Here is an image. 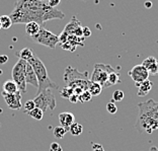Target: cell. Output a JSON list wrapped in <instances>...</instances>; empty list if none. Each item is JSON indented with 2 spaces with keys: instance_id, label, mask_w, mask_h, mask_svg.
Returning a JSON list of instances; mask_svg holds the SVG:
<instances>
[{
  "instance_id": "e575fe53",
  "label": "cell",
  "mask_w": 158,
  "mask_h": 151,
  "mask_svg": "<svg viewBox=\"0 0 158 151\" xmlns=\"http://www.w3.org/2000/svg\"><path fill=\"white\" fill-rule=\"evenodd\" d=\"M7 62H8V57L6 55H0V64H1V65H4V64H6Z\"/></svg>"
},
{
  "instance_id": "3957f363",
  "label": "cell",
  "mask_w": 158,
  "mask_h": 151,
  "mask_svg": "<svg viewBox=\"0 0 158 151\" xmlns=\"http://www.w3.org/2000/svg\"><path fill=\"white\" fill-rule=\"evenodd\" d=\"M27 63L31 64V66L33 67V69L35 73V76H37L38 79V93H40L41 91L45 90V89H52V88H59V86L57 85L55 82H53L51 80V78L49 77L48 71H47V68L45 66V64L43 63V61L39 58V57L34 54L33 58H31Z\"/></svg>"
},
{
  "instance_id": "cb8c5ba5",
  "label": "cell",
  "mask_w": 158,
  "mask_h": 151,
  "mask_svg": "<svg viewBox=\"0 0 158 151\" xmlns=\"http://www.w3.org/2000/svg\"><path fill=\"white\" fill-rule=\"evenodd\" d=\"M67 132L68 131L64 127H62V126H57V127L54 128L53 134L57 139H62V138H64V136H65Z\"/></svg>"
},
{
  "instance_id": "e0dca14e",
  "label": "cell",
  "mask_w": 158,
  "mask_h": 151,
  "mask_svg": "<svg viewBox=\"0 0 158 151\" xmlns=\"http://www.w3.org/2000/svg\"><path fill=\"white\" fill-rule=\"evenodd\" d=\"M16 56L19 57V59L21 60H24V61H27V62H28L31 58H33V56H34V51L31 49L30 48H23V49H21L20 51L19 52H16Z\"/></svg>"
},
{
  "instance_id": "7402d4cb",
  "label": "cell",
  "mask_w": 158,
  "mask_h": 151,
  "mask_svg": "<svg viewBox=\"0 0 158 151\" xmlns=\"http://www.w3.org/2000/svg\"><path fill=\"white\" fill-rule=\"evenodd\" d=\"M69 132L71 133V135L73 136H79L82 134V132H83V126L78 124V123H74L70 126L69 128Z\"/></svg>"
},
{
  "instance_id": "9a60e30c",
  "label": "cell",
  "mask_w": 158,
  "mask_h": 151,
  "mask_svg": "<svg viewBox=\"0 0 158 151\" xmlns=\"http://www.w3.org/2000/svg\"><path fill=\"white\" fill-rule=\"evenodd\" d=\"M135 85L138 87V92H137L138 96H146L150 91H151V89L153 87V83L149 80V79H147V80L141 82V83L135 84Z\"/></svg>"
},
{
  "instance_id": "277c9868",
  "label": "cell",
  "mask_w": 158,
  "mask_h": 151,
  "mask_svg": "<svg viewBox=\"0 0 158 151\" xmlns=\"http://www.w3.org/2000/svg\"><path fill=\"white\" fill-rule=\"evenodd\" d=\"M64 81L67 86L74 88H81L82 90H87L90 80L88 78V72L81 73L78 69L72 67H67L64 73Z\"/></svg>"
},
{
  "instance_id": "9c48e42d",
  "label": "cell",
  "mask_w": 158,
  "mask_h": 151,
  "mask_svg": "<svg viewBox=\"0 0 158 151\" xmlns=\"http://www.w3.org/2000/svg\"><path fill=\"white\" fill-rule=\"evenodd\" d=\"M129 76L132 78V80L135 82V84H139L141 82L149 79V72L147 69L142 65V64H138L132 68V69L128 72Z\"/></svg>"
},
{
  "instance_id": "74e56055",
  "label": "cell",
  "mask_w": 158,
  "mask_h": 151,
  "mask_svg": "<svg viewBox=\"0 0 158 151\" xmlns=\"http://www.w3.org/2000/svg\"><path fill=\"white\" fill-rule=\"evenodd\" d=\"M150 151H158V148H156V147L152 146L151 148H150Z\"/></svg>"
},
{
  "instance_id": "8992f818",
  "label": "cell",
  "mask_w": 158,
  "mask_h": 151,
  "mask_svg": "<svg viewBox=\"0 0 158 151\" xmlns=\"http://www.w3.org/2000/svg\"><path fill=\"white\" fill-rule=\"evenodd\" d=\"M27 61L19 59V61L14 64L11 70V77L12 80L15 82L19 90L21 93L27 92V82H26V67Z\"/></svg>"
},
{
  "instance_id": "ba28073f",
  "label": "cell",
  "mask_w": 158,
  "mask_h": 151,
  "mask_svg": "<svg viewBox=\"0 0 158 151\" xmlns=\"http://www.w3.org/2000/svg\"><path fill=\"white\" fill-rule=\"evenodd\" d=\"M34 102L35 103V107L41 109L44 113L48 109L54 111L57 106L56 99H55V96H54V93L52 92V90L50 88L45 89V90H43L40 93H38V94H35Z\"/></svg>"
},
{
  "instance_id": "4fadbf2b",
  "label": "cell",
  "mask_w": 158,
  "mask_h": 151,
  "mask_svg": "<svg viewBox=\"0 0 158 151\" xmlns=\"http://www.w3.org/2000/svg\"><path fill=\"white\" fill-rule=\"evenodd\" d=\"M59 121H60L61 126L65 128L67 131H69L70 126L72 125L75 121V117L72 113L64 112V113L59 114Z\"/></svg>"
},
{
  "instance_id": "d4e9b609",
  "label": "cell",
  "mask_w": 158,
  "mask_h": 151,
  "mask_svg": "<svg viewBox=\"0 0 158 151\" xmlns=\"http://www.w3.org/2000/svg\"><path fill=\"white\" fill-rule=\"evenodd\" d=\"M0 23H1V28H3V30H8L12 26V21L8 15L0 16Z\"/></svg>"
},
{
  "instance_id": "60d3db41",
  "label": "cell",
  "mask_w": 158,
  "mask_h": 151,
  "mask_svg": "<svg viewBox=\"0 0 158 151\" xmlns=\"http://www.w3.org/2000/svg\"><path fill=\"white\" fill-rule=\"evenodd\" d=\"M0 28H1V23H0Z\"/></svg>"
},
{
  "instance_id": "44dd1931",
  "label": "cell",
  "mask_w": 158,
  "mask_h": 151,
  "mask_svg": "<svg viewBox=\"0 0 158 151\" xmlns=\"http://www.w3.org/2000/svg\"><path fill=\"white\" fill-rule=\"evenodd\" d=\"M121 82V79H120V74H118L116 70L114 71V72L110 73L109 75V78H107V84L110 87V86L113 85H116L118 83H120Z\"/></svg>"
},
{
  "instance_id": "6da1fadb",
  "label": "cell",
  "mask_w": 158,
  "mask_h": 151,
  "mask_svg": "<svg viewBox=\"0 0 158 151\" xmlns=\"http://www.w3.org/2000/svg\"><path fill=\"white\" fill-rule=\"evenodd\" d=\"M12 24L37 23L40 26L52 19H63L65 14L40 0H15L14 8L8 15Z\"/></svg>"
},
{
  "instance_id": "4dcf8cb0",
  "label": "cell",
  "mask_w": 158,
  "mask_h": 151,
  "mask_svg": "<svg viewBox=\"0 0 158 151\" xmlns=\"http://www.w3.org/2000/svg\"><path fill=\"white\" fill-rule=\"evenodd\" d=\"M50 151H63V149L59 143L53 142L51 143V145H50Z\"/></svg>"
},
{
  "instance_id": "ffe728a7",
  "label": "cell",
  "mask_w": 158,
  "mask_h": 151,
  "mask_svg": "<svg viewBox=\"0 0 158 151\" xmlns=\"http://www.w3.org/2000/svg\"><path fill=\"white\" fill-rule=\"evenodd\" d=\"M87 90L90 92V94L92 96H98L102 91V86L100 85V84H98V83H96V82L90 81V83H89V86H88Z\"/></svg>"
},
{
  "instance_id": "7c38bea8",
  "label": "cell",
  "mask_w": 158,
  "mask_h": 151,
  "mask_svg": "<svg viewBox=\"0 0 158 151\" xmlns=\"http://www.w3.org/2000/svg\"><path fill=\"white\" fill-rule=\"evenodd\" d=\"M142 65L144 66L149 74L156 75L158 74V60L153 56H150L148 58L144 59L142 62Z\"/></svg>"
},
{
  "instance_id": "d6986e66",
  "label": "cell",
  "mask_w": 158,
  "mask_h": 151,
  "mask_svg": "<svg viewBox=\"0 0 158 151\" xmlns=\"http://www.w3.org/2000/svg\"><path fill=\"white\" fill-rule=\"evenodd\" d=\"M40 28H41V26L39 23L31 21V23H28L26 24V33L30 38L34 37V36H35L39 33Z\"/></svg>"
},
{
  "instance_id": "ab89813d",
  "label": "cell",
  "mask_w": 158,
  "mask_h": 151,
  "mask_svg": "<svg viewBox=\"0 0 158 151\" xmlns=\"http://www.w3.org/2000/svg\"><path fill=\"white\" fill-rule=\"evenodd\" d=\"M2 74V70H0V75H1Z\"/></svg>"
},
{
  "instance_id": "ac0fdd59",
  "label": "cell",
  "mask_w": 158,
  "mask_h": 151,
  "mask_svg": "<svg viewBox=\"0 0 158 151\" xmlns=\"http://www.w3.org/2000/svg\"><path fill=\"white\" fill-rule=\"evenodd\" d=\"M2 91H4L6 93H15L19 90L16 83L14 82L12 79L11 80H6L2 85Z\"/></svg>"
},
{
  "instance_id": "5b68a950",
  "label": "cell",
  "mask_w": 158,
  "mask_h": 151,
  "mask_svg": "<svg viewBox=\"0 0 158 151\" xmlns=\"http://www.w3.org/2000/svg\"><path fill=\"white\" fill-rule=\"evenodd\" d=\"M114 70L116 69H114L109 64L96 63L94 64V68H93L89 80L100 84L102 86V88H107L110 87L109 84H107V78H109L110 73L114 72Z\"/></svg>"
},
{
  "instance_id": "8fae6325",
  "label": "cell",
  "mask_w": 158,
  "mask_h": 151,
  "mask_svg": "<svg viewBox=\"0 0 158 151\" xmlns=\"http://www.w3.org/2000/svg\"><path fill=\"white\" fill-rule=\"evenodd\" d=\"M84 39L83 37H76L74 35H69L65 43L61 44V47L64 50H68L70 52H73L76 50L78 46H84Z\"/></svg>"
},
{
  "instance_id": "d6a6232c",
  "label": "cell",
  "mask_w": 158,
  "mask_h": 151,
  "mask_svg": "<svg viewBox=\"0 0 158 151\" xmlns=\"http://www.w3.org/2000/svg\"><path fill=\"white\" fill-rule=\"evenodd\" d=\"M92 145V149L91 151H105V149H103V147L102 144H98V143H91Z\"/></svg>"
},
{
  "instance_id": "f1b7e54d",
  "label": "cell",
  "mask_w": 158,
  "mask_h": 151,
  "mask_svg": "<svg viewBox=\"0 0 158 151\" xmlns=\"http://www.w3.org/2000/svg\"><path fill=\"white\" fill-rule=\"evenodd\" d=\"M106 111H107V113L110 115H114L118 112V107L116 106V103H114V102L112 100V102L106 103Z\"/></svg>"
},
{
  "instance_id": "8d00e7d4",
  "label": "cell",
  "mask_w": 158,
  "mask_h": 151,
  "mask_svg": "<svg viewBox=\"0 0 158 151\" xmlns=\"http://www.w3.org/2000/svg\"><path fill=\"white\" fill-rule=\"evenodd\" d=\"M151 6H152V3L150 2V1L145 2V7H146V8H151Z\"/></svg>"
},
{
  "instance_id": "4316f807",
  "label": "cell",
  "mask_w": 158,
  "mask_h": 151,
  "mask_svg": "<svg viewBox=\"0 0 158 151\" xmlns=\"http://www.w3.org/2000/svg\"><path fill=\"white\" fill-rule=\"evenodd\" d=\"M91 99H92V95L90 94V92H89L88 90H84L80 95L78 96V102L87 103V102H90Z\"/></svg>"
},
{
  "instance_id": "f35d334b",
  "label": "cell",
  "mask_w": 158,
  "mask_h": 151,
  "mask_svg": "<svg viewBox=\"0 0 158 151\" xmlns=\"http://www.w3.org/2000/svg\"><path fill=\"white\" fill-rule=\"evenodd\" d=\"M40 1H42V2H46L47 0H40Z\"/></svg>"
},
{
  "instance_id": "83f0119b",
  "label": "cell",
  "mask_w": 158,
  "mask_h": 151,
  "mask_svg": "<svg viewBox=\"0 0 158 151\" xmlns=\"http://www.w3.org/2000/svg\"><path fill=\"white\" fill-rule=\"evenodd\" d=\"M124 98H125L124 92L122 90H120V89H118V90L114 91L112 100H113V102H122V100L124 99Z\"/></svg>"
},
{
  "instance_id": "2e32d148",
  "label": "cell",
  "mask_w": 158,
  "mask_h": 151,
  "mask_svg": "<svg viewBox=\"0 0 158 151\" xmlns=\"http://www.w3.org/2000/svg\"><path fill=\"white\" fill-rule=\"evenodd\" d=\"M79 26H81L80 21H79L75 16H73L72 19H71V20L69 21V23H67V26L63 30V31H64V33H66L68 36H69V35H73L74 31L76 30V28Z\"/></svg>"
},
{
  "instance_id": "52a82bcc",
  "label": "cell",
  "mask_w": 158,
  "mask_h": 151,
  "mask_svg": "<svg viewBox=\"0 0 158 151\" xmlns=\"http://www.w3.org/2000/svg\"><path fill=\"white\" fill-rule=\"evenodd\" d=\"M30 39L35 44L46 46L50 49H55L57 44H59V36L53 34L52 31H48L43 27H41L37 35L31 37Z\"/></svg>"
},
{
  "instance_id": "603a6c76",
  "label": "cell",
  "mask_w": 158,
  "mask_h": 151,
  "mask_svg": "<svg viewBox=\"0 0 158 151\" xmlns=\"http://www.w3.org/2000/svg\"><path fill=\"white\" fill-rule=\"evenodd\" d=\"M27 115L31 116L33 119H35V120L41 121L43 117H44V112H43L41 109H39V107H35L34 110H31V112H28Z\"/></svg>"
},
{
  "instance_id": "5bb4252c",
  "label": "cell",
  "mask_w": 158,
  "mask_h": 151,
  "mask_svg": "<svg viewBox=\"0 0 158 151\" xmlns=\"http://www.w3.org/2000/svg\"><path fill=\"white\" fill-rule=\"evenodd\" d=\"M26 82H27V84L33 85L35 88H38V86H39L37 76H35V71L30 63H27V67H26Z\"/></svg>"
},
{
  "instance_id": "30bf717a",
  "label": "cell",
  "mask_w": 158,
  "mask_h": 151,
  "mask_svg": "<svg viewBox=\"0 0 158 151\" xmlns=\"http://www.w3.org/2000/svg\"><path fill=\"white\" fill-rule=\"evenodd\" d=\"M1 95L4 99L7 107L11 110H20L23 107L21 103V92L17 91L15 93H6L4 91L1 92Z\"/></svg>"
},
{
  "instance_id": "836d02e7",
  "label": "cell",
  "mask_w": 158,
  "mask_h": 151,
  "mask_svg": "<svg viewBox=\"0 0 158 151\" xmlns=\"http://www.w3.org/2000/svg\"><path fill=\"white\" fill-rule=\"evenodd\" d=\"M82 36H83V38L90 37V36H91L90 28H89L88 27H83V28H82Z\"/></svg>"
},
{
  "instance_id": "7a4b0ae2",
  "label": "cell",
  "mask_w": 158,
  "mask_h": 151,
  "mask_svg": "<svg viewBox=\"0 0 158 151\" xmlns=\"http://www.w3.org/2000/svg\"><path fill=\"white\" fill-rule=\"evenodd\" d=\"M139 115L135 127L139 133L151 134L158 130V103L149 99L144 103H139Z\"/></svg>"
},
{
  "instance_id": "d590c367",
  "label": "cell",
  "mask_w": 158,
  "mask_h": 151,
  "mask_svg": "<svg viewBox=\"0 0 158 151\" xmlns=\"http://www.w3.org/2000/svg\"><path fill=\"white\" fill-rule=\"evenodd\" d=\"M68 99H69L70 102L72 103H76L78 102V95H76V94H75V93H73V94L71 95L70 98Z\"/></svg>"
},
{
  "instance_id": "484cf974",
  "label": "cell",
  "mask_w": 158,
  "mask_h": 151,
  "mask_svg": "<svg viewBox=\"0 0 158 151\" xmlns=\"http://www.w3.org/2000/svg\"><path fill=\"white\" fill-rule=\"evenodd\" d=\"M73 93H74L73 88L67 85L60 90V95H61V98H63V99H69Z\"/></svg>"
},
{
  "instance_id": "f546056e",
  "label": "cell",
  "mask_w": 158,
  "mask_h": 151,
  "mask_svg": "<svg viewBox=\"0 0 158 151\" xmlns=\"http://www.w3.org/2000/svg\"><path fill=\"white\" fill-rule=\"evenodd\" d=\"M35 107V103L34 102V99H28V100H27V102L24 103V105H23V109H24V111H26L27 113L31 112V111L34 110Z\"/></svg>"
},
{
  "instance_id": "1f68e13d",
  "label": "cell",
  "mask_w": 158,
  "mask_h": 151,
  "mask_svg": "<svg viewBox=\"0 0 158 151\" xmlns=\"http://www.w3.org/2000/svg\"><path fill=\"white\" fill-rule=\"evenodd\" d=\"M60 2H61V0H47L46 1L47 4L50 7H53V8H56V7L59 5Z\"/></svg>"
}]
</instances>
